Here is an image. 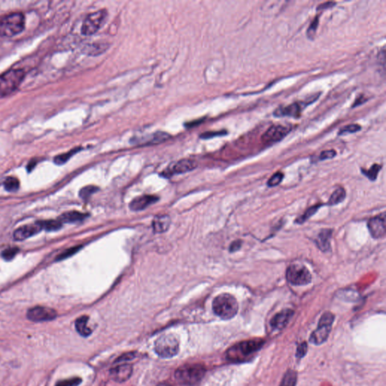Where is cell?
Listing matches in <instances>:
<instances>
[{"mask_svg": "<svg viewBox=\"0 0 386 386\" xmlns=\"http://www.w3.org/2000/svg\"><path fill=\"white\" fill-rule=\"evenodd\" d=\"M297 374L294 370H289L282 379L280 386H296Z\"/></svg>", "mask_w": 386, "mask_h": 386, "instance_id": "484cf974", "label": "cell"}, {"mask_svg": "<svg viewBox=\"0 0 386 386\" xmlns=\"http://www.w3.org/2000/svg\"><path fill=\"white\" fill-rule=\"evenodd\" d=\"M361 126L358 124H351L349 126H345L342 128L339 131V135H345L348 134H353V133L358 132V131H361Z\"/></svg>", "mask_w": 386, "mask_h": 386, "instance_id": "d6a6232c", "label": "cell"}, {"mask_svg": "<svg viewBox=\"0 0 386 386\" xmlns=\"http://www.w3.org/2000/svg\"><path fill=\"white\" fill-rule=\"evenodd\" d=\"M263 345L260 339H251L235 345L227 351L226 357L229 361H242L258 351Z\"/></svg>", "mask_w": 386, "mask_h": 386, "instance_id": "3957f363", "label": "cell"}, {"mask_svg": "<svg viewBox=\"0 0 386 386\" xmlns=\"http://www.w3.org/2000/svg\"><path fill=\"white\" fill-rule=\"evenodd\" d=\"M87 217L86 214L78 212V211H69V212L64 213L59 220L61 223H76V222L83 221V220Z\"/></svg>", "mask_w": 386, "mask_h": 386, "instance_id": "7402d4cb", "label": "cell"}, {"mask_svg": "<svg viewBox=\"0 0 386 386\" xmlns=\"http://www.w3.org/2000/svg\"><path fill=\"white\" fill-rule=\"evenodd\" d=\"M284 178V174L282 172H277L268 180V186L269 187H274V186H278L282 183V180Z\"/></svg>", "mask_w": 386, "mask_h": 386, "instance_id": "836d02e7", "label": "cell"}, {"mask_svg": "<svg viewBox=\"0 0 386 386\" xmlns=\"http://www.w3.org/2000/svg\"><path fill=\"white\" fill-rule=\"evenodd\" d=\"M345 198V191L343 188H338L332 194L331 197L329 199L328 205H336L337 204L343 202Z\"/></svg>", "mask_w": 386, "mask_h": 386, "instance_id": "d4e9b609", "label": "cell"}, {"mask_svg": "<svg viewBox=\"0 0 386 386\" xmlns=\"http://www.w3.org/2000/svg\"><path fill=\"white\" fill-rule=\"evenodd\" d=\"M225 134H226V132L223 131H215V132H206L203 135L201 136V137L204 139H208L211 138V137H217V136L224 135Z\"/></svg>", "mask_w": 386, "mask_h": 386, "instance_id": "60d3db41", "label": "cell"}, {"mask_svg": "<svg viewBox=\"0 0 386 386\" xmlns=\"http://www.w3.org/2000/svg\"><path fill=\"white\" fill-rule=\"evenodd\" d=\"M18 252V249L17 248H8L2 253V257L6 260H11L15 257Z\"/></svg>", "mask_w": 386, "mask_h": 386, "instance_id": "8d00e7d4", "label": "cell"}, {"mask_svg": "<svg viewBox=\"0 0 386 386\" xmlns=\"http://www.w3.org/2000/svg\"><path fill=\"white\" fill-rule=\"evenodd\" d=\"M197 167V163L194 160L185 159L176 162L171 168H168L165 172V176L174 175V174H184L192 171Z\"/></svg>", "mask_w": 386, "mask_h": 386, "instance_id": "4fadbf2b", "label": "cell"}, {"mask_svg": "<svg viewBox=\"0 0 386 386\" xmlns=\"http://www.w3.org/2000/svg\"><path fill=\"white\" fill-rule=\"evenodd\" d=\"M56 317V311L48 307H34L27 312V318L32 322H48L54 320Z\"/></svg>", "mask_w": 386, "mask_h": 386, "instance_id": "8fae6325", "label": "cell"}, {"mask_svg": "<svg viewBox=\"0 0 386 386\" xmlns=\"http://www.w3.org/2000/svg\"><path fill=\"white\" fill-rule=\"evenodd\" d=\"M19 180L15 177H9L4 181V187L9 192H15L19 189Z\"/></svg>", "mask_w": 386, "mask_h": 386, "instance_id": "4316f807", "label": "cell"}, {"mask_svg": "<svg viewBox=\"0 0 386 386\" xmlns=\"http://www.w3.org/2000/svg\"><path fill=\"white\" fill-rule=\"evenodd\" d=\"M364 101H366V99H364V97H358V98L355 100L354 105H353V107H355V106H359V105H361V103H364Z\"/></svg>", "mask_w": 386, "mask_h": 386, "instance_id": "ee69618b", "label": "cell"}, {"mask_svg": "<svg viewBox=\"0 0 386 386\" xmlns=\"http://www.w3.org/2000/svg\"><path fill=\"white\" fill-rule=\"evenodd\" d=\"M88 322H89V317L87 316H82L75 322V329L77 332L84 337L90 336L92 333V330L88 327Z\"/></svg>", "mask_w": 386, "mask_h": 386, "instance_id": "603a6c76", "label": "cell"}, {"mask_svg": "<svg viewBox=\"0 0 386 386\" xmlns=\"http://www.w3.org/2000/svg\"><path fill=\"white\" fill-rule=\"evenodd\" d=\"M154 349L156 353L161 358H172L178 353V339L174 335H163L157 339Z\"/></svg>", "mask_w": 386, "mask_h": 386, "instance_id": "8992f818", "label": "cell"}, {"mask_svg": "<svg viewBox=\"0 0 386 386\" xmlns=\"http://www.w3.org/2000/svg\"><path fill=\"white\" fill-rule=\"evenodd\" d=\"M205 367L200 364H188L179 367L175 378L181 385L193 386L201 382L205 375Z\"/></svg>", "mask_w": 386, "mask_h": 386, "instance_id": "6da1fadb", "label": "cell"}, {"mask_svg": "<svg viewBox=\"0 0 386 386\" xmlns=\"http://www.w3.org/2000/svg\"><path fill=\"white\" fill-rule=\"evenodd\" d=\"M334 321V316L331 313H325L319 321L317 329L312 333L310 342L320 345L328 337Z\"/></svg>", "mask_w": 386, "mask_h": 386, "instance_id": "9c48e42d", "label": "cell"}, {"mask_svg": "<svg viewBox=\"0 0 386 386\" xmlns=\"http://www.w3.org/2000/svg\"><path fill=\"white\" fill-rule=\"evenodd\" d=\"M80 248H81V247L77 246L73 247V248H69V249L68 250H66V251H65L64 252H63L61 255L58 256V260H62V259H66V258L71 257V256L75 254V253L78 252V251H80Z\"/></svg>", "mask_w": 386, "mask_h": 386, "instance_id": "74e56055", "label": "cell"}, {"mask_svg": "<svg viewBox=\"0 0 386 386\" xmlns=\"http://www.w3.org/2000/svg\"><path fill=\"white\" fill-rule=\"evenodd\" d=\"M82 382V379L79 377L71 378V379H64L59 381L56 384V386H78Z\"/></svg>", "mask_w": 386, "mask_h": 386, "instance_id": "e575fe53", "label": "cell"}, {"mask_svg": "<svg viewBox=\"0 0 386 386\" xmlns=\"http://www.w3.org/2000/svg\"><path fill=\"white\" fill-rule=\"evenodd\" d=\"M43 229L40 222L33 224L26 225L18 228L14 233V238L17 241H23L37 234Z\"/></svg>", "mask_w": 386, "mask_h": 386, "instance_id": "5bb4252c", "label": "cell"}, {"mask_svg": "<svg viewBox=\"0 0 386 386\" xmlns=\"http://www.w3.org/2000/svg\"><path fill=\"white\" fill-rule=\"evenodd\" d=\"M80 148H77V149H72V150L69 151V152H66V153L62 154V155L58 156L55 159V162L57 165H63V164L66 163L74 154L76 153L77 152L80 151Z\"/></svg>", "mask_w": 386, "mask_h": 386, "instance_id": "f546056e", "label": "cell"}, {"mask_svg": "<svg viewBox=\"0 0 386 386\" xmlns=\"http://www.w3.org/2000/svg\"><path fill=\"white\" fill-rule=\"evenodd\" d=\"M302 109V104L293 103L282 108H278L273 114L276 117H297L300 114Z\"/></svg>", "mask_w": 386, "mask_h": 386, "instance_id": "ac0fdd59", "label": "cell"}, {"mask_svg": "<svg viewBox=\"0 0 386 386\" xmlns=\"http://www.w3.org/2000/svg\"><path fill=\"white\" fill-rule=\"evenodd\" d=\"M380 165L375 164V165H373V166L371 167V168H370V170H368V171L361 169V172H362L366 177H368L370 180H376V177H377L378 173L380 171Z\"/></svg>", "mask_w": 386, "mask_h": 386, "instance_id": "f1b7e54d", "label": "cell"}, {"mask_svg": "<svg viewBox=\"0 0 386 386\" xmlns=\"http://www.w3.org/2000/svg\"><path fill=\"white\" fill-rule=\"evenodd\" d=\"M370 234L374 239H381L385 235V214H382L370 219L368 222Z\"/></svg>", "mask_w": 386, "mask_h": 386, "instance_id": "7c38bea8", "label": "cell"}, {"mask_svg": "<svg viewBox=\"0 0 386 386\" xmlns=\"http://www.w3.org/2000/svg\"><path fill=\"white\" fill-rule=\"evenodd\" d=\"M171 223V218H170L169 216H158L152 221V228H153L155 233H165L169 228Z\"/></svg>", "mask_w": 386, "mask_h": 386, "instance_id": "ffe728a7", "label": "cell"}, {"mask_svg": "<svg viewBox=\"0 0 386 386\" xmlns=\"http://www.w3.org/2000/svg\"><path fill=\"white\" fill-rule=\"evenodd\" d=\"M157 386H171V385H170V384L165 383V382H162V383L159 384V385Z\"/></svg>", "mask_w": 386, "mask_h": 386, "instance_id": "f6af8a7d", "label": "cell"}, {"mask_svg": "<svg viewBox=\"0 0 386 386\" xmlns=\"http://www.w3.org/2000/svg\"><path fill=\"white\" fill-rule=\"evenodd\" d=\"M25 73L21 69H13L0 75V97L9 96L22 83Z\"/></svg>", "mask_w": 386, "mask_h": 386, "instance_id": "277c9868", "label": "cell"}, {"mask_svg": "<svg viewBox=\"0 0 386 386\" xmlns=\"http://www.w3.org/2000/svg\"><path fill=\"white\" fill-rule=\"evenodd\" d=\"M242 247V242L240 240L235 241L230 245L229 251L230 252H235V251H239Z\"/></svg>", "mask_w": 386, "mask_h": 386, "instance_id": "b9f144b4", "label": "cell"}, {"mask_svg": "<svg viewBox=\"0 0 386 386\" xmlns=\"http://www.w3.org/2000/svg\"><path fill=\"white\" fill-rule=\"evenodd\" d=\"M319 17H316L314 20H313L312 24H310V27L307 30V37L310 40H313L316 35V31H317L318 27H319Z\"/></svg>", "mask_w": 386, "mask_h": 386, "instance_id": "1f68e13d", "label": "cell"}, {"mask_svg": "<svg viewBox=\"0 0 386 386\" xmlns=\"http://www.w3.org/2000/svg\"><path fill=\"white\" fill-rule=\"evenodd\" d=\"M335 4H336V3H334V2H327V3H322V4L319 5L318 6L317 10H324V9H330V8L333 7Z\"/></svg>", "mask_w": 386, "mask_h": 386, "instance_id": "7bdbcfd3", "label": "cell"}, {"mask_svg": "<svg viewBox=\"0 0 386 386\" xmlns=\"http://www.w3.org/2000/svg\"><path fill=\"white\" fill-rule=\"evenodd\" d=\"M169 137L170 135L168 133L160 131V132L154 133L152 135L148 136V137L142 139L143 141L142 142V143L147 145L159 144V143L166 141Z\"/></svg>", "mask_w": 386, "mask_h": 386, "instance_id": "44dd1931", "label": "cell"}, {"mask_svg": "<svg viewBox=\"0 0 386 386\" xmlns=\"http://www.w3.org/2000/svg\"><path fill=\"white\" fill-rule=\"evenodd\" d=\"M336 156V152L335 150L323 151L322 153H321L320 157H319V160H322V161L323 160H330V159H333Z\"/></svg>", "mask_w": 386, "mask_h": 386, "instance_id": "f35d334b", "label": "cell"}, {"mask_svg": "<svg viewBox=\"0 0 386 386\" xmlns=\"http://www.w3.org/2000/svg\"><path fill=\"white\" fill-rule=\"evenodd\" d=\"M98 190V188L96 186H89L83 188L81 189L80 192V197L83 199H86L90 197L93 193L96 192Z\"/></svg>", "mask_w": 386, "mask_h": 386, "instance_id": "d590c367", "label": "cell"}, {"mask_svg": "<svg viewBox=\"0 0 386 386\" xmlns=\"http://www.w3.org/2000/svg\"><path fill=\"white\" fill-rule=\"evenodd\" d=\"M332 234H333L332 229L324 228L320 231L319 236H318L316 244H317L319 249L323 252H327V251H330V248H331L330 240H331Z\"/></svg>", "mask_w": 386, "mask_h": 386, "instance_id": "d6986e66", "label": "cell"}, {"mask_svg": "<svg viewBox=\"0 0 386 386\" xmlns=\"http://www.w3.org/2000/svg\"><path fill=\"white\" fill-rule=\"evenodd\" d=\"M25 28V18L22 13H13L0 20V35L12 37L21 33Z\"/></svg>", "mask_w": 386, "mask_h": 386, "instance_id": "5b68a950", "label": "cell"}, {"mask_svg": "<svg viewBox=\"0 0 386 386\" xmlns=\"http://www.w3.org/2000/svg\"><path fill=\"white\" fill-rule=\"evenodd\" d=\"M307 352V344L306 342H303L301 343L300 345L298 346L297 352H296V356L298 358H302Z\"/></svg>", "mask_w": 386, "mask_h": 386, "instance_id": "ab89813d", "label": "cell"}, {"mask_svg": "<svg viewBox=\"0 0 386 386\" xmlns=\"http://www.w3.org/2000/svg\"><path fill=\"white\" fill-rule=\"evenodd\" d=\"M109 46L106 43H94V44L87 46L86 50L88 54L90 55H99L103 53Z\"/></svg>", "mask_w": 386, "mask_h": 386, "instance_id": "cb8c5ba5", "label": "cell"}, {"mask_svg": "<svg viewBox=\"0 0 386 386\" xmlns=\"http://www.w3.org/2000/svg\"><path fill=\"white\" fill-rule=\"evenodd\" d=\"M159 198L156 196H143L136 198L130 204V209L134 211H142L156 203Z\"/></svg>", "mask_w": 386, "mask_h": 386, "instance_id": "e0dca14e", "label": "cell"}, {"mask_svg": "<svg viewBox=\"0 0 386 386\" xmlns=\"http://www.w3.org/2000/svg\"><path fill=\"white\" fill-rule=\"evenodd\" d=\"M321 206H322V205H316V206L312 207L310 209L307 210L306 212H305L300 218L296 220V223H302L303 222H305V220H308V218H310L312 216L314 215V214H316V213L317 212L318 210H319V208H320Z\"/></svg>", "mask_w": 386, "mask_h": 386, "instance_id": "4dcf8cb0", "label": "cell"}, {"mask_svg": "<svg viewBox=\"0 0 386 386\" xmlns=\"http://www.w3.org/2000/svg\"><path fill=\"white\" fill-rule=\"evenodd\" d=\"M132 372V366L127 364H121L110 370V376L115 382H126L131 377Z\"/></svg>", "mask_w": 386, "mask_h": 386, "instance_id": "9a60e30c", "label": "cell"}, {"mask_svg": "<svg viewBox=\"0 0 386 386\" xmlns=\"http://www.w3.org/2000/svg\"><path fill=\"white\" fill-rule=\"evenodd\" d=\"M212 307L214 313L223 320L233 319L239 311L237 300L228 293H222L217 296L214 299Z\"/></svg>", "mask_w": 386, "mask_h": 386, "instance_id": "7a4b0ae2", "label": "cell"}, {"mask_svg": "<svg viewBox=\"0 0 386 386\" xmlns=\"http://www.w3.org/2000/svg\"><path fill=\"white\" fill-rule=\"evenodd\" d=\"M40 223L43 227V229L46 231H57L62 226V223L59 220H48V221L40 222Z\"/></svg>", "mask_w": 386, "mask_h": 386, "instance_id": "83f0119b", "label": "cell"}, {"mask_svg": "<svg viewBox=\"0 0 386 386\" xmlns=\"http://www.w3.org/2000/svg\"><path fill=\"white\" fill-rule=\"evenodd\" d=\"M291 126L276 125L271 126L262 136V140L267 144L277 143L285 138L291 131Z\"/></svg>", "mask_w": 386, "mask_h": 386, "instance_id": "30bf717a", "label": "cell"}, {"mask_svg": "<svg viewBox=\"0 0 386 386\" xmlns=\"http://www.w3.org/2000/svg\"><path fill=\"white\" fill-rule=\"evenodd\" d=\"M293 314H294V312L289 310V308L282 310V312L276 314L272 319V327L276 330H282V329L285 328L288 325L291 318L293 317Z\"/></svg>", "mask_w": 386, "mask_h": 386, "instance_id": "2e32d148", "label": "cell"}, {"mask_svg": "<svg viewBox=\"0 0 386 386\" xmlns=\"http://www.w3.org/2000/svg\"><path fill=\"white\" fill-rule=\"evenodd\" d=\"M287 280L295 286H303L311 283L312 275L310 270L303 265L292 264L288 268Z\"/></svg>", "mask_w": 386, "mask_h": 386, "instance_id": "ba28073f", "label": "cell"}, {"mask_svg": "<svg viewBox=\"0 0 386 386\" xmlns=\"http://www.w3.org/2000/svg\"><path fill=\"white\" fill-rule=\"evenodd\" d=\"M107 12L105 9L89 14L83 21L82 33L84 35H91L96 33L106 22Z\"/></svg>", "mask_w": 386, "mask_h": 386, "instance_id": "52a82bcc", "label": "cell"}]
</instances>
